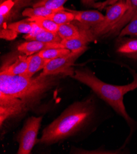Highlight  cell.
<instances>
[{
	"instance_id": "6da1fadb",
	"label": "cell",
	"mask_w": 137,
	"mask_h": 154,
	"mask_svg": "<svg viewBox=\"0 0 137 154\" xmlns=\"http://www.w3.org/2000/svg\"><path fill=\"white\" fill-rule=\"evenodd\" d=\"M63 74L32 78L0 72V127L18 120L33 111L56 87Z\"/></svg>"
},
{
	"instance_id": "7a4b0ae2",
	"label": "cell",
	"mask_w": 137,
	"mask_h": 154,
	"mask_svg": "<svg viewBox=\"0 0 137 154\" xmlns=\"http://www.w3.org/2000/svg\"><path fill=\"white\" fill-rule=\"evenodd\" d=\"M95 114L93 98L74 103L43 130L38 143L52 145L74 135L90 124Z\"/></svg>"
},
{
	"instance_id": "3957f363",
	"label": "cell",
	"mask_w": 137,
	"mask_h": 154,
	"mask_svg": "<svg viewBox=\"0 0 137 154\" xmlns=\"http://www.w3.org/2000/svg\"><path fill=\"white\" fill-rule=\"evenodd\" d=\"M133 77L132 82L125 85H116L105 83L88 68H79L74 70L71 78L92 89L100 98L107 103L120 116L123 117L132 128L134 120L128 114L124 103V95L137 88V72L129 68Z\"/></svg>"
},
{
	"instance_id": "277c9868",
	"label": "cell",
	"mask_w": 137,
	"mask_h": 154,
	"mask_svg": "<svg viewBox=\"0 0 137 154\" xmlns=\"http://www.w3.org/2000/svg\"><path fill=\"white\" fill-rule=\"evenodd\" d=\"M106 9V14L103 21L92 28L87 29L92 42L100 38L106 37L113 27L123 17L127 6L125 0H120Z\"/></svg>"
},
{
	"instance_id": "5b68a950",
	"label": "cell",
	"mask_w": 137,
	"mask_h": 154,
	"mask_svg": "<svg viewBox=\"0 0 137 154\" xmlns=\"http://www.w3.org/2000/svg\"><path fill=\"white\" fill-rule=\"evenodd\" d=\"M43 117L32 116L29 117L18 134L17 141L19 143L18 154L31 153L34 146L38 143V132Z\"/></svg>"
},
{
	"instance_id": "8992f818",
	"label": "cell",
	"mask_w": 137,
	"mask_h": 154,
	"mask_svg": "<svg viewBox=\"0 0 137 154\" xmlns=\"http://www.w3.org/2000/svg\"><path fill=\"white\" fill-rule=\"evenodd\" d=\"M37 0H0V29L7 25L22 15L23 11L33 6Z\"/></svg>"
},
{
	"instance_id": "52a82bcc",
	"label": "cell",
	"mask_w": 137,
	"mask_h": 154,
	"mask_svg": "<svg viewBox=\"0 0 137 154\" xmlns=\"http://www.w3.org/2000/svg\"><path fill=\"white\" fill-rule=\"evenodd\" d=\"M86 51L71 52L65 57L50 60L40 74L42 75L66 74L71 77L74 72L72 66L76 60Z\"/></svg>"
},
{
	"instance_id": "ba28073f",
	"label": "cell",
	"mask_w": 137,
	"mask_h": 154,
	"mask_svg": "<svg viewBox=\"0 0 137 154\" xmlns=\"http://www.w3.org/2000/svg\"><path fill=\"white\" fill-rule=\"evenodd\" d=\"M30 56L23 54L11 57L3 61L1 66V72L11 75H22L27 69Z\"/></svg>"
},
{
	"instance_id": "9c48e42d",
	"label": "cell",
	"mask_w": 137,
	"mask_h": 154,
	"mask_svg": "<svg viewBox=\"0 0 137 154\" xmlns=\"http://www.w3.org/2000/svg\"><path fill=\"white\" fill-rule=\"evenodd\" d=\"M74 14V21L78 22L79 26L90 29L103 21L104 15L97 10L89 11H75L67 9Z\"/></svg>"
},
{
	"instance_id": "30bf717a",
	"label": "cell",
	"mask_w": 137,
	"mask_h": 154,
	"mask_svg": "<svg viewBox=\"0 0 137 154\" xmlns=\"http://www.w3.org/2000/svg\"><path fill=\"white\" fill-rule=\"evenodd\" d=\"M33 22L32 32L25 35L23 38L27 41H38L48 43H60L62 41L58 33H54L44 30L39 27L35 22Z\"/></svg>"
},
{
	"instance_id": "8fae6325",
	"label": "cell",
	"mask_w": 137,
	"mask_h": 154,
	"mask_svg": "<svg viewBox=\"0 0 137 154\" xmlns=\"http://www.w3.org/2000/svg\"><path fill=\"white\" fill-rule=\"evenodd\" d=\"M52 48H64L61 43H48L38 41H27L18 46L17 51L27 56H30L43 50Z\"/></svg>"
},
{
	"instance_id": "7c38bea8",
	"label": "cell",
	"mask_w": 137,
	"mask_h": 154,
	"mask_svg": "<svg viewBox=\"0 0 137 154\" xmlns=\"http://www.w3.org/2000/svg\"><path fill=\"white\" fill-rule=\"evenodd\" d=\"M78 26L81 32V35L79 37L62 40L60 42L64 46V48L70 50L71 52L87 51L88 49L87 45L88 43L92 42V40H91L89 34L87 32V29L80 27L79 26Z\"/></svg>"
},
{
	"instance_id": "4fadbf2b",
	"label": "cell",
	"mask_w": 137,
	"mask_h": 154,
	"mask_svg": "<svg viewBox=\"0 0 137 154\" xmlns=\"http://www.w3.org/2000/svg\"><path fill=\"white\" fill-rule=\"evenodd\" d=\"M126 2L127 6V11L123 17L113 27L106 37L119 34L121 29L137 15V0H126Z\"/></svg>"
},
{
	"instance_id": "5bb4252c",
	"label": "cell",
	"mask_w": 137,
	"mask_h": 154,
	"mask_svg": "<svg viewBox=\"0 0 137 154\" xmlns=\"http://www.w3.org/2000/svg\"><path fill=\"white\" fill-rule=\"evenodd\" d=\"M49 61L42 58L38 53L30 55L27 69L22 75L25 78H32L37 72L43 70Z\"/></svg>"
},
{
	"instance_id": "9a60e30c",
	"label": "cell",
	"mask_w": 137,
	"mask_h": 154,
	"mask_svg": "<svg viewBox=\"0 0 137 154\" xmlns=\"http://www.w3.org/2000/svg\"><path fill=\"white\" fill-rule=\"evenodd\" d=\"M116 52L126 57L137 60V38L128 39L124 41L118 46Z\"/></svg>"
},
{
	"instance_id": "2e32d148",
	"label": "cell",
	"mask_w": 137,
	"mask_h": 154,
	"mask_svg": "<svg viewBox=\"0 0 137 154\" xmlns=\"http://www.w3.org/2000/svg\"><path fill=\"white\" fill-rule=\"evenodd\" d=\"M57 33L62 40L78 38L81 35L79 26L71 22L59 25Z\"/></svg>"
},
{
	"instance_id": "e0dca14e",
	"label": "cell",
	"mask_w": 137,
	"mask_h": 154,
	"mask_svg": "<svg viewBox=\"0 0 137 154\" xmlns=\"http://www.w3.org/2000/svg\"><path fill=\"white\" fill-rule=\"evenodd\" d=\"M61 10L51 9L45 7H32L25 9L22 12V15L28 18L32 17H45Z\"/></svg>"
},
{
	"instance_id": "ac0fdd59",
	"label": "cell",
	"mask_w": 137,
	"mask_h": 154,
	"mask_svg": "<svg viewBox=\"0 0 137 154\" xmlns=\"http://www.w3.org/2000/svg\"><path fill=\"white\" fill-rule=\"evenodd\" d=\"M45 17L50 19L58 25H62L74 21V14L67 9L65 10L57 11Z\"/></svg>"
},
{
	"instance_id": "d6986e66",
	"label": "cell",
	"mask_w": 137,
	"mask_h": 154,
	"mask_svg": "<svg viewBox=\"0 0 137 154\" xmlns=\"http://www.w3.org/2000/svg\"><path fill=\"white\" fill-rule=\"evenodd\" d=\"M6 28L10 29L14 32L19 34L28 35L32 32L33 28V22L29 21L27 19L20 21L12 22L9 23Z\"/></svg>"
},
{
	"instance_id": "ffe728a7",
	"label": "cell",
	"mask_w": 137,
	"mask_h": 154,
	"mask_svg": "<svg viewBox=\"0 0 137 154\" xmlns=\"http://www.w3.org/2000/svg\"><path fill=\"white\" fill-rule=\"evenodd\" d=\"M71 52L65 48H52L43 50L38 54L42 58L52 60L55 58L65 57L70 54Z\"/></svg>"
},
{
	"instance_id": "44dd1931",
	"label": "cell",
	"mask_w": 137,
	"mask_h": 154,
	"mask_svg": "<svg viewBox=\"0 0 137 154\" xmlns=\"http://www.w3.org/2000/svg\"><path fill=\"white\" fill-rule=\"evenodd\" d=\"M30 22H35L42 29L48 32L57 33L59 25L45 17H32L27 18Z\"/></svg>"
},
{
	"instance_id": "7402d4cb",
	"label": "cell",
	"mask_w": 137,
	"mask_h": 154,
	"mask_svg": "<svg viewBox=\"0 0 137 154\" xmlns=\"http://www.w3.org/2000/svg\"><path fill=\"white\" fill-rule=\"evenodd\" d=\"M68 0H37L32 7H45L54 10L66 9L64 5Z\"/></svg>"
},
{
	"instance_id": "603a6c76",
	"label": "cell",
	"mask_w": 137,
	"mask_h": 154,
	"mask_svg": "<svg viewBox=\"0 0 137 154\" xmlns=\"http://www.w3.org/2000/svg\"><path fill=\"white\" fill-rule=\"evenodd\" d=\"M130 36L137 38V15L135 16L129 23L121 29L119 33L120 38Z\"/></svg>"
},
{
	"instance_id": "cb8c5ba5",
	"label": "cell",
	"mask_w": 137,
	"mask_h": 154,
	"mask_svg": "<svg viewBox=\"0 0 137 154\" xmlns=\"http://www.w3.org/2000/svg\"><path fill=\"white\" fill-rule=\"evenodd\" d=\"M17 35L18 34L14 32V31L8 28L0 29V36L2 39L12 41L17 36Z\"/></svg>"
},
{
	"instance_id": "d4e9b609",
	"label": "cell",
	"mask_w": 137,
	"mask_h": 154,
	"mask_svg": "<svg viewBox=\"0 0 137 154\" xmlns=\"http://www.w3.org/2000/svg\"><path fill=\"white\" fill-rule=\"evenodd\" d=\"M120 0H106V1L103 2H100V3H96L95 8L98 9V10H102L103 9H106L108 6H111L118 2Z\"/></svg>"
},
{
	"instance_id": "484cf974",
	"label": "cell",
	"mask_w": 137,
	"mask_h": 154,
	"mask_svg": "<svg viewBox=\"0 0 137 154\" xmlns=\"http://www.w3.org/2000/svg\"><path fill=\"white\" fill-rule=\"evenodd\" d=\"M82 3L86 6H92L95 8V0H82Z\"/></svg>"
},
{
	"instance_id": "4316f807",
	"label": "cell",
	"mask_w": 137,
	"mask_h": 154,
	"mask_svg": "<svg viewBox=\"0 0 137 154\" xmlns=\"http://www.w3.org/2000/svg\"><path fill=\"white\" fill-rule=\"evenodd\" d=\"M95 1H96V0H95Z\"/></svg>"
}]
</instances>
